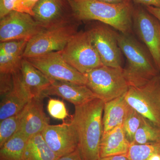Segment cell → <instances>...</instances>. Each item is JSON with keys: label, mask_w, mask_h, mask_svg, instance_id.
<instances>
[{"label": "cell", "mask_w": 160, "mask_h": 160, "mask_svg": "<svg viewBox=\"0 0 160 160\" xmlns=\"http://www.w3.org/2000/svg\"><path fill=\"white\" fill-rule=\"evenodd\" d=\"M105 102L99 98L75 107L70 121L78 138V149L83 160H99L103 133L102 117Z\"/></svg>", "instance_id": "6da1fadb"}, {"label": "cell", "mask_w": 160, "mask_h": 160, "mask_svg": "<svg viewBox=\"0 0 160 160\" xmlns=\"http://www.w3.org/2000/svg\"><path fill=\"white\" fill-rule=\"evenodd\" d=\"M78 21H98L125 34L132 30L133 7L130 2L110 4L98 0H68Z\"/></svg>", "instance_id": "7a4b0ae2"}, {"label": "cell", "mask_w": 160, "mask_h": 160, "mask_svg": "<svg viewBox=\"0 0 160 160\" xmlns=\"http://www.w3.org/2000/svg\"><path fill=\"white\" fill-rule=\"evenodd\" d=\"M118 43L127 60L123 74L129 86H144L159 74L151 55L130 34L117 33Z\"/></svg>", "instance_id": "3957f363"}, {"label": "cell", "mask_w": 160, "mask_h": 160, "mask_svg": "<svg viewBox=\"0 0 160 160\" xmlns=\"http://www.w3.org/2000/svg\"><path fill=\"white\" fill-rule=\"evenodd\" d=\"M123 69L103 65L92 69L84 74L86 86L105 102L119 97L129 87Z\"/></svg>", "instance_id": "277c9868"}, {"label": "cell", "mask_w": 160, "mask_h": 160, "mask_svg": "<svg viewBox=\"0 0 160 160\" xmlns=\"http://www.w3.org/2000/svg\"><path fill=\"white\" fill-rule=\"evenodd\" d=\"M76 22L43 28L29 40L23 57L29 58L61 51L78 32Z\"/></svg>", "instance_id": "5b68a950"}, {"label": "cell", "mask_w": 160, "mask_h": 160, "mask_svg": "<svg viewBox=\"0 0 160 160\" xmlns=\"http://www.w3.org/2000/svg\"><path fill=\"white\" fill-rule=\"evenodd\" d=\"M125 98L132 108L160 128V74L144 86H129Z\"/></svg>", "instance_id": "8992f818"}, {"label": "cell", "mask_w": 160, "mask_h": 160, "mask_svg": "<svg viewBox=\"0 0 160 160\" xmlns=\"http://www.w3.org/2000/svg\"><path fill=\"white\" fill-rule=\"evenodd\" d=\"M61 52L65 61L82 74L103 66L87 30L78 32Z\"/></svg>", "instance_id": "52a82bcc"}, {"label": "cell", "mask_w": 160, "mask_h": 160, "mask_svg": "<svg viewBox=\"0 0 160 160\" xmlns=\"http://www.w3.org/2000/svg\"><path fill=\"white\" fill-rule=\"evenodd\" d=\"M46 76L52 82L63 81L86 85V78L63 58L61 51L24 58Z\"/></svg>", "instance_id": "ba28073f"}, {"label": "cell", "mask_w": 160, "mask_h": 160, "mask_svg": "<svg viewBox=\"0 0 160 160\" xmlns=\"http://www.w3.org/2000/svg\"><path fill=\"white\" fill-rule=\"evenodd\" d=\"M104 66L122 68V55L119 46L117 32L101 23L92 24L87 29Z\"/></svg>", "instance_id": "9c48e42d"}, {"label": "cell", "mask_w": 160, "mask_h": 160, "mask_svg": "<svg viewBox=\"0 0 160 160\" xmlns=\"http://www.w3.org/2000/svg\"><path fill=\"white\" fill-rule=\"evenodd\" d=\"M132 25L136 32L146 45L157 68L160 72V23L147 10L134 9Z\"/></svg>", "instance_id": "30bf717a"}, {"label": "cell", "mask_w": 160, "mask_h": 160, "mask_svg": "<svg viewBox=\"0 0 160 160\" xmlns=\"http://www.w3.org/2000/svg\"><path fill=\"white\" fill-rule=\"evenodd\" d=\"M0 20V42L29 39L43 28L31 15L12 11Z\"/></svg>", "instance_id": "8fae6325"}, {"label": "cell", "mask_w": 160, "mask_h": 160, "mask_svg": "<svg viewBox=\"0 0 160 160\" xmlns=\"http://www.w3.org/2000/svg\"><path fill=\"white\" fill-rule=\"evenodd\" d=\"M32 12L34 19L43 28L77 22L68 0H39Z\"/></svg>", "instance_id": "7c38bea8"}, {"label": "cell", "mask_w": 160, "mask_h": 160, "mask_svg": "<svg viewBox=\"0 0 160 160\" xmlns=\"http://www.w3.org/2000/svg\"><path fill=\"white\" fill-rule=\"evenodd\" d=\"M41 134L47 145L59 157L78 149L77 134L70 121L57 125H48Z\"/></svg>", "instance_id": "4fadbf2b"}, {"label": "cell", "mask_w": 160, "mask_h": 160, "mask_svg": "<svg viewBox=\"0 0 160 160\" xmlns=\"http://www.w3.org/2000/svg\"><path fill=\"white\" fill-rule=\"evenodd\" d=\"M44 98L41 97L32 98L20 112V126L18 132L27 139L41 133L49 125V119L43 110Z\"/></svg>", "instance_id": "5bb4252c"}, {"label": "cell", "mask_w": 160, "mask_h": 160, "mask_svg": "<svg viewBox=\"0 0 160 160\" xmlns=\"http://www.w3.org/2000/svg\"><path fill=\"white\" fill-rule=\"evenodd\" d=\"M12 76L13 88L1 99L0 121L18 114L33 98L23 82L21 70L13 73Z\"/></svg>", "instance_id": "9a60e30c"}, {"label": "cell", "mask_w": 160, "mask_h": 160, "mask_svg": "<svg viewBox=\"0 0 160 160\" xmlns=\"http://www.w3.org/2000/svg\"><path fill=\"white\" fill-rule=\"evenodd\" d=\"M57 95L73 104L80 106L99 98L86 85L63 81H54L43 93V97Z\"/></svg>", "instance_id": "2e32d148"}, {"label": "cell", "mask_w": 160, "mask_h": 160, "mask_svg": "<svg viewBox=\"0 0 160 160\" xmlns=\"http://www.w3.org/2000/svg\"><path fill=\"white\" fill-rule=\"evenodd\" d=\"M130 143L127 139L123 125L104 132L100 146V158L126 155Z\"/></svg>", "instance_id": "e0dca14e"}, {"label": "cell", "mask_w": 160, "mask_h": 160, "mask_svg": "<svg viewBox=\"0 0 160 160\" xmlns=\"http://www.w3.org/2000/svg\"><path fill=\"white\" fill-rule=\"evenodd\" d=\"M125 94L105 102L102 117L103 133L123 125L131 108L126 102Z\"/></svg>", "instance_id": "ac0fdd59"}, {"label": "cell", "mask_w": 160, "mask_h": 160, "mask_svg": "<svg viewBox=\"0 0 160 160\" xmlns=\"http://www.w3.org/2000/svg\"><path fill=\"white\" fill-rule=\"evenodd\" d=\"M23 82L32 97H43V92L52 82L39 69L23 58L21 68Z\"/></svg>", "instance_id": "d6986e66"}, {"label": "cell", "mask_w": 160, "mask_h": 160, "mask_svg": "<svg viewBox=\"0 0 160 160\" xmlns=\"http://www.w3.org/2000/svg\"><path fill=\"white\" fill-rule=\"evenodd\" d=\"M59 158L46 144L41 133L28 139L22 160H58Z\"/></svg>", "instance_id": "ffe728a7"}, {"label": "cell", "mask_w": 160, "mask_h": 160, "mask_svg": "<svg viewBox=\"0 0 160 160\" xmlns=\"http://www.w3.org/2000/svg\"><path fill=\"white\" fill-rule=\"evenodd\" d=\"M28 140L17 132L0 147V160H22Z\"/></svg>", "instance_id": "44dd1931"}, {"label": "cell", "mask_w": 160, "mask_h": 160, "mask_svg": "<svg viewBox=\"0 0 160 160\" xmlns=\"http://www.w3.org/2000/svg\"><path fill=\"white\" fill-rule=\"evenodd\" d=\"M159 142H160V128L152 125L145 118L136 132L132 143L145 144Z\"/></svg>", "instance_id": "7402d4cb"}, {"label": "cell", "mask_w": 160, "mask_h": 160, "mask_svg": "<svg viewBox=\"0 0 160 160\" xmlns=\"http://www.w3.org/2000/svg\"><path fill=\"white\" fill-rule=\"evenodd\" d=\"M160 153V142L130 144L127 155L129 160H148L152 155Z\"/></svg>", "instance_id": "603a6c76"}, {"label": "cell", "mask_w": 160, "mask_h": 160, "mask_svg": "<svg viewBox=\"0 0 160 160\" xmlns=\"http://www.w3.org/2000/svg\"><path fill=\"white\" fill-rule=\"evenodd\" d=\"M23 54L0 52V73L13 74L21 69Z\"/></svg>", "instance_id": "cb8c5ba5"}, {"label": "cell", "mask_w": 160, "mask_h": 160, "mask_svg": "<svg viewBox=\"0 0 160 160\" xmlns=\"http://www.w3.org/2000/svg\"><path fill=\"white\" fill-rule=\"evenodd\" d=\"M145 119L133 108H130L123 124L127 139L130 144L133 142L135 135Z\"/></svg>", "instance_id": "d4e9b609"}, {"label": "cell", "mask_w": 160, "mask_h": 160, "mask_svg": "<svg viewBox=\"0 0 160 160\" xmlns=\"http://www.w3.org/2000/svg\"><path fill=\"white\" fill-rule=\"evenodd\" d=\"M20 112L1 121L0 147L18 131L20 126Z\"/></svg>", "instance_id": "484cf974"}, {"label": "cell", "mask_w": 160, "mask_h": 160, "mask_svg": "<svg viewBox=\"0 0 160 160\" xmlns=\"http://www.w3.org/2000/svg\"><path fill=\"white\" fill-rule=\"evenodd\" d=\"M12 11L25 12L33 16V12L25 0H0V18Z\"/></svg>", "instance_id": "4316f807"}, {"label": "cell", "mask_w": 160, "mask_h": 160, "mask_svg": "<svg viewBox=\"0 0 160 160\" xmlns=\"http://www.w3.org/2000/svg\"><path fill=\"white\" fill-rule=\"evenodd\" d=\"M47 110L50 116L56 119L64 120L68 116L65 103L57 99H49L47 105Z\"/></svg>", "instance_id": "83f0119b"}, {"label": "cell", "mask_w": 160, "mask_h": 160, "mask_svg": "<svg viewBox=\"0 0 160 160\" xmlns=\"http://www.w3.org/2000/svg\"><path fill=\"white\" fill-rule=\"evenodd\" d=\"M0 82V94L1 99H2L8 94L13 88V79L12 74L1 73Z\"/></svg>", "instance_id": "f1b7e54d"}, {"label": "cell", "mask_w": 160, "mask_h": 160, "mask_svg": "<svg viewBox=\"0 0 160 160\" xmlns=\"http://www.w3.org/2000/svg\"><path fill=\"white\" fill-rule=\"evenodd\" d=\"M58 160H83L80 154L78 149L69 154L59 158Z\"/></svg>", "instance_id": "f546056e"}, {"label": "cell", "mask_w": 160, "mask_h": 160, "mask_svg": "<svg viewBox=\"0 0 160 160\" xmlns=\"http://www.w3.org/2000/svg\"><path fill=\"white\" fill-rule=\"evenodd\" d=\"M136 2L145 5L160 8V0H134Z\"/></svg>", "instance_id": "4dcf8cb0"}, {"label": "cell", "mask_w": 160, "mask_h": 160, "mask_svg": "<svg viewBox=\"0 0 160 160\" xmlns=\"http://www.w3.org/2000/svg\"><path fill=\"white\" fill-rule=\"evenodd\" d=\"M146 10L156 18L160 23V8L153 6H146Z\"/></svg>", "instance_id": "1f68e13d"}, {"label": "cell", "mask_w": 160, "mask_h": 160, "mask_svg": "<svg viewBox=\"0 0 160 160\" xmlns=\"http://www.w3.org/2000/svg\"><path fill=\"white\" fill-rule=\"evenodd\" d=\"M99 160H129L126 155L112 156L100 158Z\"/></svg>", "instance_id": "d6a6232c"}, {"label": "cell", "mask_w": 160, "mask_h": 160, "mask_svg": "<svg viewBox=\"0 0 160 160\" xmlns=\"http://www.w3.org/2000/svg\"><path fill=\"white\" fill-rule=\"evenodd\" d=\"M104 2L110 3V4H119V3L130 2L131 0H98Z\"/></svg>", "instance_id": "836d02e7"}, {"label": "cell", "mask_w": 160, "mask_h": 160, "mask_svg": "<svg viewBox=\"0 0 160 160\" xmlns=\"http://www.w3.org/2000/svg\"><path fill=\"white\" fill-rule=\"evenodd\" d=\"M25 1L28 8L32 12V9L34 5L39 0H25Z\"/></svg>", "instance_id": "e575fe53"}, {"label": "cell", "mask_w": 160, "mask_h": 160, "mask_svg": "<svg viewBox=\"0 0 160 160\" xmlns=\"http://www.w3.org/2000/svg\"><path fill=\"white\" fill-rule=\"evenodd\" d=\"M148 160H160V153H155L152 155Z\"/></svg>", "instance_id": "d590c367"}]
</instances>
